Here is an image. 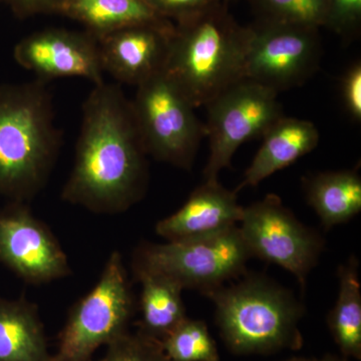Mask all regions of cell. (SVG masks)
Returning <instances> with one entry per match:
<instances>
[{
  "label": "cell",
  "mask_w": 361,
  "mask_h": 361,
  "mask_svg": "<svg viewBox=\"0 0 361 361\" xmlns=\"http://www.w3.org/2000/svg\"><path fill=\"white\" fill-rule=\"evenodd\" d=\"M132 103L147 155L180 169L193 166L206 128L165 71L137 85Z\"/></svg>",
  "instance_id": "cell-7"
},
{
  "label": "cell",
  "mask_w": 361,
  "mask_h": 361,
  "mask_svg": "<svg viewBox=\"0 0 361 361\" xmlns=\"http://www.w3.org/2000/svg\"><path fill=\"white\" fill-rule=\"evenodd\" d=\"M13 58L44 82L68 77L87 78L94 85L104 82L99 42L85 30L47 28L33 32L16 44Z\"/></svg>",
  "instance_id": "cell-12"
},
{
  "label": "cell",
  "mask_w": 361,
  "mask_h": 361,
  "mask_svg": "<svg viewBox=\"0 0 361 361\" xmlns=\"http://www.w3.org/2000/svg\"><path fill=\"white\" fill-rule=\"evenodd\" d=\"M223 1L226 2V4H229L230 0H223Z\"/></svg>",
  "instance_id": "cell-30"
},
{
  "label": "cell",
  "mask_w": 361,
  "mask_h": 361,
  "mask_svg": "<svg viewBox=\"0 0 361 361\" xmlns=\"http://www.w3.org/2000/svg\"><path fill=\"white\" fill-rule=\"evenodd\" d=\"M134 278L142 284L137 307L141 319L135 326L142 334L161 341L187 318L183 288L161 275L142 273Z\"/></svg>",
  "instance_id": "cell-19"
},
{
  "label": "cell",
  "mask_w": 361,
  "mask_h": 361,
  "mask_svg": "<svg viewBox=\"0 0 361 361\" xmlns=\"http://www.w3.org/2000/svg\"><path fill=\"white\" fill-rule=\"evenodd\" d=\"M342 99L346 111L355 121L361 120V65L355 63L342 78Z\"/></svg>",
  "instance_id": "cell-26"
},
{
  "label": "cell",
  "mask_w": 361,
  "mask_h": 361,
  "mask_svg": "<svg viewBox=\"0 0 361 361\" xmlns=\"http://www.w3.org/2000/svg\"><path fill=\"white\" fill-rule=\"evenodd\" d=\"M171 25L129 26L97 39L104 73L123 84H142L165 68L171 37Z\"/></svg>",
  "instance_id": "cell-13"
},
{
  "label": "cell",
  "mask_w": 361,
  "mask_h": 361,
  "mask_svg": "<svg viewBox=\"0 0 361 361\" xmlns=\"http://www.w3.org/2000/svg\"><path fill=\"white\" fill-rule=\"evenodd\" d=\"M215 304L220 336L237 355L299 350L302 305L290 291L261 276L247 277L206 294Z\"/></svg>",
  "instance_id": "cell-4"
},
{
  "label": "cell",
  "mask_w": 361,
  "mask_h": 361,
  "mask_svg": "<svg viewBox=\"0 0 361 361\" xmlns=\"http://www.w3.org/2000/svg\"><path fill=\"white\" fill-rule=\"evenodd\" d=\"M39 307L0 297V361H51Z\"/></svg>",
  "instance_id": "cell-16"
},
{
  "label": "cell",
  "mask_w": 361,
  "mask_h": 361,
  "mask_svg": "<svg viewBox=\"0 0 361 361\" xmlns=\"http://www.w3.org/2000/svg\"><path fill=\"white\" fill-rule=\"evenodd\" d=\"M248 26L240 25L228 4L175 25L165 71L195 109L245 78Z\"/></svg>",
  "instance_id": "cell-3"
},
{
  "label": "cell",
  "mask_w": 361,
  "mask_h": 361,
  "mask_svg": "<svg viewBox=\"0 0 361 361\" xmlns=\"http://www.w3.org/2000/svg\"><path fill=\"white\" fill-rule=\"evenodd\" d=\"M106 346V355L97 361H169L161 342L137 329L126 332Z\"/></svg>",
  "instance_id": "cell-23"
},
{
  "label": "cell",
  "mask_w": 361,
  "mask_h": 361,
  "mask_svg": "<svg viewBox=\"0 0 361 361\" xmlns=\"http://www.w3.org/2000/svg\"><path fill=\"white\" fill-rule=\"evenodd\" d=\"M259 20L317 28L326 25L327 0H252Z\"/></svg>",
  "instance_id": "cell-22"
},
{
  "label": "cell",
  "mask_w": 361,
  "mask_h": 361,
  "mask_svg": "<svg viewBox=\"0 0 361 361\" xmlns=\"http://www.w3.org/2000/svg\"><path fill=\"white\" fill-rule=\"evenodd\" d=\"M238 227L252 257L289 271L305 288L324 242L319 234L297 219L279 197L267 195L243 208Z\"/></svg>",
  "instance_id": "cell-9"
},
{
  "label": "cell",
  "mask_w": 361,
  "mask_h": 361,
  "mask_svg": "<svg viewBox=\"0 0 361 361\" xmlns=\"http://www.w3.org/2000/svg\"><path fill=\"white\" fill-rule=\"evenodd\" d=\"M63 2L65 0H0V4L11 8L16 16L21 18L37 14H59Z\"/></svg>",
  "instance_id": "cell-27"
},
{
  "label": "cell",
  "mask_w": 361,
  "mask_h": 361,
  "mask_svg": "<svg viewBox=\"0 0 361 361\" xmlns=\"http://www.w3.org/2000/svg\"><path fill=\"white\" fill-rule=\"evenodd\" d=\"M161 18L180 25L210 11L223 0H145ZM226 4V2H225Z\"/></svg>",
  "instance_id": "cell-24"
},
{
  "label": "cell",
  "mask_w": 361,
  "mask_h": 361,
  "mask_svg": "<svg viewBox=\"0 0 361 361\" xmlns=\"http://www.w3.org/2000/svg\"><path fill=\"white\" fill-rule=\"evenodd\" d=\"M277 96L275 90L244 78L206 104L210 155L204 170L205 180H218L240 146L262 137L284 116Z\"/></svg>",
  "instance_id": "cell-8"
},
{
  "label": "cell",
  "mask_w": 361,
  "mask_h": 361,
  "mask_svg": "<svg viewBox=\"0 0 361 361\" xmlns=\"http://www.w3.org/2000/svg\"><path fill=\"white\" fill-rule=\"evenodd\" d=\"M61 140L47 82L0 85V195L32 200L49 182Z\"/></svg>",
  "instance_id": "cell-2"
},
{
  "label": "cell",
  "mask_w": 361,
  "mask_h": 361,
  "mask_svg": "<svg viewBox=\"0 0 361 361\" xmlns=\"http://www.w3.org/2000/svg\"><path fill=\"white\" fill-rule=\"evenodd\" d=\"M252 257L238 226L210 236L153 244L145 242L134 252L133 275H161L184 289L204 295L245 273Z\"/></svg>",
  "instance_id": "cell-5"
},
{
  "label": "cell",
  "mask_w": 361,
  "mask_h": 361,
  "mask_svg": "<svg viewBox=\"0 0 361 361\" xmlns=\"http://www.w3.org/2000/svg\"><path fill=\"white\" fill-rule=\"evenodd\" d=\"M132 103L120 85H94L82 104L75 161L61 199L97 214L125 212L148 185V161Z\"/></svg>",
  "instance_id": "cell-1"
},
{
  "label": "cell",
  "mask_w": 361,
  "mask_h": 361,
  "mask_svg": "<svg viewBox=\"0 0 361 361\" xmlns=\"http://www.w3.org/2000/svg\"><path fill=\"white\" fill-rule=\"evenodd\" d=\"M314 358L300 357V356H294L283 361H314Z\"/></svg>",
  "instance_id": "cell-29"
},
{
  "label": "cell",
  "mask_w": 361,
  "mask_h": 361,
  "mask_svg": "<svg viewBox=\"0 0 361 361\" xmlns=\"http://www.w3.org/2000/svg\"><path fill=\"white\" fill-rule=\"evenodd\" d=\"M263 142L235 193L257 186L266 178L288 167L318 146L319 132L314 123L282 116L262 135Z\"/></svg>",
  "instance_id": "cell-15"
},
{
  "label": "cell",
  "mask_w": 361,
  "mask_h": 361,
  "mask_svg": "<svg viewBox=\"0 0 361 361\" xmlns=\"http://www.w3.org/2000/svg\"><path fill=\"white\" fill-rule=\"evenodd\" d=\"M161 342L169 361H220L217 344L202 320L187 317Z\"/></svg>",
  "instance_id": "cell-21"
},
{
  "label": "cell",
  "mask_w": 361,
  "mask_h": 361,
  "mask_svg": "<svg viewBox=\"0 0 361 361\" xmlns=\"http://www.w3.org/2000/svg\"><path fill=\"white\" fill-rule=\"evenodd\" d=\"M0 263L25 283L42 285L71 275L68 256L51 228L25 202L0 208Z\"/></svg>",
  "instance_id": "cell-11"
},
{
  "label": "cell",
  "mask_w": 361,
  "mask_h": 361,
  "mask_svg": "<svg viewBox=\"0 0 361 361\" xmlns=\"http://www.w3.org/2000/svg\"><path fill=\"white\" fill-rule=\"evenodd\" d=\"M327 27L342 37H351L360 30L361 0H327Z\"/></svg>",
  "instance_id": "cell-25"
},
{
  "label": "cell",
  "mask_w": 361,
  "mask_h": 361,
  "mask_svg": "<svg viewBox=\"0 0 361 361\" xmlns=\"http://www.w3.org/2000/svg\"><path fill=\"white\" fill-rule=\"evenodd\" d=\"M122 255L114 251L99 281L73 304L51 361H90L94 351L130 331L137 311Z\"/></svg>",
  "instance_id": "cell-6"
},
{
  "label": "cell",
  "mask_w": 361,
  "mask_h": 361,
  "mask_svg": "<svg viewBox=\"0 0 361 361\" xmlns=\"http://www.w3.org/2000/svg\"><path fill=\"white\" fill-rule=\"evenodd\" d=\"M303 184L308 204L324 229L348 222L361 211V178L356 170L319 173Z\"/></svg>",
  "instance_id": "cell-18"
},
{
  "label": "cell",
  "mask_w": 361,
  "mask_h": 361,
  "mask_svg": "<svg viewBox=\"0 0 361 361\" xmlns=\"http://www.w3.org/2000/svg\"><path fill=\"white\" fill-rule=\"evenodd\" d=\"M59 14L82 23L97 39L129 26L173 23L145 0H65Z\"/></svg>",
  "instance_id": "cell-17"
},
{
  "label": "cell",
  "mask_w": 361,
  "mask_h": 361,
  "mask_svg": "<svg viewBox=\"0 0 361 361\" xmlns=\"http://www.w3.org/2000/svg\"><path fill=\"white\" fill-rule=\"evenodd\" d=\"M242 214L237 193L218 180H205L177 212L156 225V232L167 242L201 238L236 227Z\"/></svg>",
  "instance_id": "cell-14"
},
{
  "label": "cell",
  "mask_w": 361,
  "mask_h": 361,
  "mask_svg": "<svg viewBox=\"0 0 361 361\" xmlns=\"http://www.w3.org/2000/svg\"><path fill=\"white\" fill-rule=\"evenodd\" d=\"M338 278V297L327 322L341 355L360 360L361 287L358 262L355 257L339 267Z\"/></svg>",
  "instance_id": "cell-20"
},
{
  "label": "cell",
  "mask_w": 361,
  "mask_h": 361,
  "mask_svg": "<svg viewBox=\"0 0 361 361\" xmlns=\"http://www.w3.org/2000/svg\"><path fill=\"white\" fill-rule=\"evenodd\" d=\"M314 361H348V358L344 357V356H338L334 355H324L319 360H315Z\"/></svg>",
  "instance_id": "cell-28"
},
{
  "label": "cell",
  "mask_w": 361,
  "mask_h": 361,
  "mask_svg": "<svg viewBox=\"0 0 361 361\" xmlns=\"http://www.w3.org/2000/svg\"><path fill=\"white\" fill-rule=\"evenodd\" d=\"M248 30L246 80L279 92L302 85L317 71V28L258 20Z\"/></svg>",
  "instance_id": "cell-10"
}]
</instances>
